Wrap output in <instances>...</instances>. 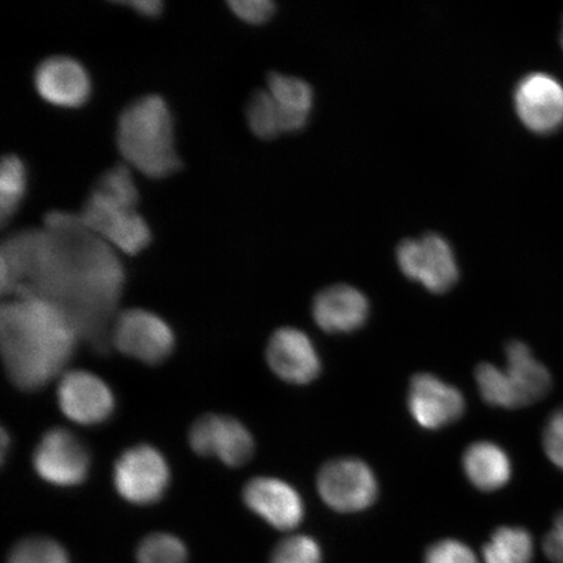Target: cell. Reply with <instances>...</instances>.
<instances>
[{
	"label": "cell",
	"instance_id": "7402d4cb",
	"mask_svg": "<svg viewBox=\"0 0 563 563\" xmlns=\"http://www.w3.org/2000/svg\"><path fill=\"white\" fill-rule=\"evenodd\" d=\"M26 168L23 159L7 154L0 164V223L16 214L26 191Z\"/></svg>",
	"mask_w": 563,
	"mask_h": 563
},
{
	"label": "cell",
	"instance_id": "ba28073f",
	"mask_svg": "<svg viewBox=\"0 0 563 563\" xmlns=\"http://www.w3.org/2000/svg\"><path fill=\"white\" fill-rule=\"evenodd\" d=\"M399 269L433 294L450 290L460 278L452 246L438 234L407 239L398 245Z\"/></svg>",
	"mask_w": 563,
	"mask_h": 563
},
{
	"label": "cell",
	"instance_id": "4fadbf2b",
	"mask_svg": "<svg viewBox=\"0 0 563 563\" xmlns=\"http://www.w3.org/2000/svg\"><path fill=\"white\" fill-rule=\"evenodd\" d=\"M514 103L520 122L539 135L558 131L563 124V86L551 75L525 76L516 88Z\"/></svg>",
	"mask_w": 563,
	"mask_h": 563
},
{
	"label": "cell",
	"instance_id": "f1b7e54d",
	"mask_svg": "<svg viewBox=\"0 0 563 563\" xmlns=\"http://www.w3.org/2000/svg\"><path fill=\"white\" fill-rule=\"evenodd\" d=\"M543 443L549 460L563 471V407L547 421Z\"/></svg>",
	"mask_w": 563,
	"mask_h": 563
},
{
	"label": "cell",
	"instance_id": "ffe728a7",
	"mask_svg": "<svg viewBox=\"0 0 563 563\" xmlns=\"http://www.w3.org/2000/svg\"><path fill=\"white\" fill-rule=\"evenodd\" d=\"M463 468L477 489L495 492L505 487L511 477L508 454L495 443L475 442L463 455Z\"/></svg>",
	"mask_w": 563,
	"mask_h": 563
},
{
	"label": "cell",
	"instance_id": "5bb4252c",
	"mask_svg": "<svg viewBox=\"0 0 563 563\" xmlns=\"http://www.w3.org/2000/svg\"><path fill=\"white\" fill-rule=\"evenodd\" d=\"M33 81L42 100L63 109L80 108L91 95L87 68L68 55H52L42 60Z\"/></svg>",
	"mask_w": 563,
	"mask_h": 563
},
{
	"label": "cell",
	"instance_id": "277c9868",
	"mask_svg": "<svg viewBox=\"0 0 563 563\" xmlns=\"http://www.w3.org/2000/svg\"><path fill=\"white\" fill-rule=\"evenodd\" d=\"M140 195L130 166H112L91 188L79 211L81 221L112 249L136 256L152 242V231L139 213Z\"/></svg>",
	"mask_w": 563,
	"mask_h": 563
},
{
	"label": "cell",
	"instance_id": "83f0119b",
	"mask_svg": "<svg viewBox=\"0 0 563 563\" xmlns=\"http://www.w3.org/2000/svg\"><path fill=\"white\" fill-rule=\"evenodd\" d=\"M228 5L236 18L252 25L266 23L276 12V4L271 0H230Z\"/></svg>",
	"mask_w": 563,
	"mask_h": 563
},
{
	"label": "cell",
	"instance_id": "44dd1931",
	"mask_svg": "<svg viewBox=\"0 0 563 563\" xmlns=\"http://www.w3.org/2000/svg\"><path fill=\"white\" fill-rule=\"evenodd\" d=\"M485 563H531L533 540L522 527H499L484 547Z\"/></svg>",
	"mask_w": 563,
	"mask_h": 563
},
{
	"label": "cell",
	"instance_id": "5b68a950",
	"mask_svg": "<svg viewBox=\"0 0 563 563\" xmlns=\"http://www.w3.org/2000/svg\"><path fill=\"white\" fill-rule=\"evenodd\" d=\"M506 369L478 364L475 377L485 402L493 407L519 408L539 402L552 389L551 373L537 361L527 344L512 341L506 346Z\"/></svg>",
	"mask_w": 563,
	"mask_h": 563
},
{
	"label": "cell",
	"instance_id": "f546056e",
	"mask_svg": "<svg viewBox=\"0 0 563 563\" xmlns=\"http://www.w3.org/2000/svg\"><path fill=\"white\" fill-rule=\"evenodd\" d=\"M544 551L553 563H563V511L554 518L553 528L545 537Z\"/></svg>",
	"mask_w": 563,
	"mask_h": 563
},
{
	"label": "cell",
	"instance_id": "d6986e66",
	"mask_svg": "<svg viewBox=\"0 0 563 563\" xmlns=\"http://www.w3.org/2000/svg\"><path fill=\"white\" fill-rule=\"evenodd\" d=\"M267 91L276 102L285 133L305 129L313 108V90L299 77L273 73L267 76Z\"/></svg>",
	"mask_w": 563,
	"mask_h": 563
},
{
	"label": "cell",
	"instance_id": "52a82bcc",
	"mask_svg": "<svg viewBox=\"0 0 563 563\" xmlns=\"http://www.w3.org/2000/svg\"><path fill=\"white\" fill-rule=\"evenodd\" d=\"M111 344L125 356L157 365L173 354L175 335L170 325L158 314L132 308L117 316Z\"/></svg>",
	"mask_w": 563,
	"mask_h": 563
},
{
	"label": "cell",
	"instance_id": "2e32d148",
	"mask_svg": "<svg viewBox=\"0 0 563 563\" xmlns=\"http://www.w3.org/2000/svg\"><path fill=\"white\" fill-rule=\"evenodd\" d=\"M462 393L439 377L420 373L411 379L408 408L415 421L426 429H440L461 419L464 412Z\"/></svg>",
	"mask_w": 563,
	"mask_h": 563
},
{
	"label": "cell",
	"instance_id": "6da1fadb",
	"mask_svg": "<svg viewBox=\"0 0 563 563\" xmlns=\"http://www.w3.org/2000/svg\"><path fill=\"white\" fill-rule=\"evenodd\" d=\"M0 265L4 295L53 302L91 349L109 352L124 267L79 213L48 211L41 228L13 232L0 245Z\"/></svg>",
	"mask_w": 563,
	"mask_h": 563
},
{
	"label": "cell",
	"instance_id": "484cf974",
	"mask_svg": "<svg viewBox=\"0 0 563 563\" xmlns=\"http://www.w3.org/2000/svg\"><path fill=\"white\" fill-rule=\"evenodd\" d=\"M271 563H322L321 548L314 539L295 534L274 549Z\"/></svg>",
	"mask_w": 563,
	"mask_h": 563
},
{
	"label": "cell",
	"instance_id": "9a60e30c",
	"mask_svg": "<svg viewBox=\"0 0 563 563\" xmlns=\"http://www.w3.org/2000/svg\"><path fill=\"white\" fill-rule=\"evenodd\" d=\"M243 501L246 508L280 531L294 530L305 517L299 493L279 478H251L243 489Z\"/></svg>",
	"mask_w": 563,
	"mask_h": 563
},
{
	"label": "cell",
	"instance_id": "7a4b0ae2",
	"mask_svg": "<svg viewBox=\"0 0 563 563\" xmlns=\"http://www.w3.org/2000/svg\"><path fill=\"white\" fill-rule=\"evenodd\" d=\"M79 340L74 323L53 302L21 297L3 302L0 309L4 369L20 390H41L63 375Z\"/></svg>",
	"mask_w": 563,
	"mask_h": 563
},
{
	"label": "cell",
	"instance_id": "9c48e42d",
	"mask_svg": "<svg viewBox=\"0 0 563 563\" xmlns=\"http://www.w3.org/2000/svg\"><path fill=\"white\" fill-rule=\"evenodd\" d=\"M317 489L330 508L356 512L369 508L377 498V481L372 470L355 457L330 461L317 476Z\"/></svg>",
	"mask_w": 563,
	"mask_h": 563
},
{
	"label": "cell",
	"instance_id": "7c38bea8",
	"mask_svg": "<svg viewBox=\"0 0 563 563\" xmlns=\"http://www.w3.org/2000/svg\"><path fill=\"white\" fill-rule=\"evenodd\" d=\"M60 411L80 426L102 424L115 410V398L102 378L88 371H68L58 384Z\"/></svg>",
	"mask_w": 563,
	"mask_h": 563
},
{
	"label": "cell",
	"instance_id": "e0dca14e",
	"mask_svg": "<svg viewBox=\"0 0 563 563\" xmlns=\"http://www.w3.org/2000/svg\"><path fill=\"white\" fill-rule=\"evenodd\" d=\"M266 361L279 378L290 384L312 383L321 371L320 357L312 341L294 328H282L272 335Z\"/></svg>",
	"mask_w": 563,
	"mask_h": 563
},
{
	"label": "cell",
	"instance_id": "8fae6325",
	"mask_svg": "<svg viewBox=\"0 0 563 563\" xmlns=\"http://www.w3.org/2000/svg\"><path fill=\"white\" fill-rule=\"evenodd\" d=\"M189 446L201 456H217L229 467H241L255 452V441L241 421L208 413L197 419L188 434Z\"/></svg>",
	"mask_w": 563,
	"mask_h": 563
},
{
	"label": "cell",
	"instance_id": "d4e9b609",
	"mask_svg": "<svg viewBox=\"0 0 563 563\" xmlns=\"http://www.w3.org/2000/svg\"><path fill=\"white\" fill-rule=\"evenodd\" d=\"M9 563H69L67 552L48 538H30L13 547Z\"/></svg>",
	"mask_w": 563,
	"mask_h": 563
},
{
	"label": "cell",
	"instance_id": "603a6c76",
	"mask_svg": "<svg viewBox=\"0 0 563 563\" xmlns=\"http://www.w3.org/2000/svg\"><path fill=\"white\" fill-rule=\"evenodd\" d=\"M246 123L253 135L273 140L285 133L280 112L267 89L255 91L245 109Z\"/></svg>",
	"mask_w": 563,
	"mask_h": 563
},
{
	"label": "cell",
	"instance_id": "8992f818",
	"mask_svg": "<svg viewBox=\"0 0 563 563\" xmlns=\"http://www.w3.org/2000/svg\"><path fill=\"white\" fill-rule=\"evenodd\" d=\"M119 495L133 505L147 506L161 501L172 481L164 454L151 445L124 450L112 474Z\"/></svg>",
	"mask_w": 563,
	"mask_h": 563
},
{
	"label": "cell",
	"instance_id": "4dcf8cb0",
	"mask_svg": "<svg viewBox=\"0 0 563 563\" xmlns=\"http://www.w3.org/2000/svg\"><path fill=\"white\" fill-rule=\"evenodd\" d=\"M121 4L130 7L144 18H158L164 12L165 7L161 0H129V2H121Z\"/></svg>",
	"mask_w": 563,
	"mask_h": 563
},
{
	"label": "cell",
	"instance_id": "cb8c5ba5",
	"mask_svg": "<svg viewBox=\"0 0 563 563\" xmlns=\"http://www.w3.org/2000/svg\"><path fill=\"white\" fill-rule=\"evenodd\" d=\"M187 559L186 545L172 533H152L137 549V563H187Z\"/></svg>",
	"mask_w": 563,
	"mask_h": 563
},
{
	"label": "cell",
	"instance_id": "3957f363",
	"mask_svg": "<svg viewBox=\"0 0 563 563\" xmlns=\"http://www.w3.org/2000/svg\"><path fill=\"white\" fill-rule=\"evenodd\" d=\"M117 145L126 166L151 179L179 170L173 112L164 97L146 95L126 104L117 123Z\"/></svg>",
	"mask_w": 563,
	"mask_h": 563
},
{
	"label": "cell",
	"instance_id": "ac0fdd59",
	"mask_svg": "<svg viewBox=\"0 0 563 563\" xmlns=\"http://www.w3.org/2000/svg\"><path fill=\"white\" fill-rule=\"evenodd\" d=\"M369 302L362 291L349 285H335L317 294L313 319L328 333H350L364 325Z\"/></svg>",
	"mask_w": 563,
	"mask_h": 563
},
{
	"label": "cell",
	"instance_id": "30bf717a",
	"mask_svg": "<svg viewBox=\"0 0 563 563\" xmlns=\"http://www.w3.org/2000/svg\"><path fill=\"white\" fill-rule=\"evenodd\" d=\"M35 473L56 487H76L87 481L90 455L84 443L65 428L44 434L33 453Z\"/></svg>",
	"mask_w": 563,
	"mask_h": 563
},
{
	"label": "cell",
	"instance_id": "4316f807",
	"mask_svg": "<svg viewBox=\"0 0 563 563\" xmlns=\"http://www.w3.org/2000/svg\"><path fill=\"white\" fill-rule=\"evenodd\" d=\"M424 563H478L473 551L456 540H442L428 549Z\"/></svg>",
	"mask_w": 563,
	"mask_h": 563
},
{
	"label": "cell",
	"instance_id": "d6a6232c",
	"mask_svg": "<svg viewBox=\"0 0 563 563\" xmlns=\"http://www.w3.org/2000/svg\"><path fill=\"white\" fill-rule=\"evenodd\" d=\"M561 42H562V47H563V30H562V38H561Z\"/></svg>",
	"mask_w": 563,
	"mask_h": 563
},
{
	"label": "cell",
	"instance_id": "1f68e13d",
	"mask_svg": "<svg viewBox=\"0 0 563 563\" xmlns=\"http://www.w3.org/2000/svg\"><path fill=\"white\" fill-rule=\"evenodd\" d=\"M10 445V438L9 434H7L5 429H2V462L5 461V453L7 450H9Z\"/></svg>",
	"mask_w": 563,
	"mask_h": 563
}]
</instances>
